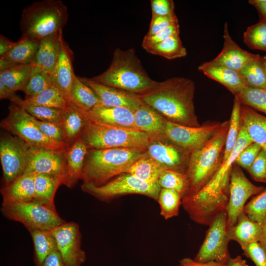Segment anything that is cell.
Here are the masks:
<instances>
[{
    "mask_svg": "<svg viewBox=\"0 0 266 266\" xmlns=\"http://www.w3.org/2000/svg\"><path fill=\"white\" fill-rule=\"evenodd\" d=\"M243 41L250 48L266 52V22L259 21L248 27L243 33Z\"/></svg>",
    "mask_w": 266,
    "mask_h": 266,
    "instance_id": "7bdbcfd3",
    "label": "cell"
},
{
    "mask_svg": "<svg viewBox=\"0 0 266 266\" xmlns=\"http://www.w3.org/2000/svg\"><path fill=\"white\" fill-rule=\"evenodd\" d=\"M39 43L40 40L22 35L14 47L0 58L17 65H31L35 59Z\"/></svg>",
    "mask_w": 266,
    "mask_h": 266,
    "instance_id": "f1b7e54d",
    "label": "cell"
},
{
    "mask_svg": "<svg viewBox=\"0 0 266 266\" xmlns=\"http://www.w3.org/2000/svg\"><path fill=\"white\" fill-rule=\"evenodd\" d=\"M88 122L83 113L73 105H68L63 110L61 124L68 146L79 138Z\"/></svg>",
    "mask_w": 266,
    "mask_h": 266,
    "instance_id": "83f0119b",
    "label": "cell"
},
{
    "mask_svg": "<svg viewBox=\"0 0 266 266\" xmlns=\"http://www.w3.org/2000/svg\"><path fill=\"white\" fill-rule=\"evenodd\" d=\"M244 105L266 114V90L246 86L234 96Z\"/></svg>",
    "mask_w": 266,
    "mask_h": 266,
    "instance_id": "b9f144b4",
    "label": "cell"
},
{
    "mask_svg": "<svg viewBox=\"0 0 266 266\" xmlns=\"http://www.w3.org/2000/svg\"><path fill=\"white\" fill-rule=\"evenodd\" d=\"M70 98L71 105L82 111H88L102 104L95 93L76 75L72 84Z\"/></svg>",
    "mask_w": 266,
    "mask_h": 266,
    "instance_id": "4dcf8cb0",
    "label": "cell"
},
{
    "mask_svg": "<svg viewBox=\"0 0 266 266\" xmlns=\"http://www.w3.org/2000/svg\"><path fill=\"white\" fill-rule=\"evenodd\" d=\"M181 266H226L227 263L209 261L207 262H199L190 258H185L180 260Z\"/></svg>",
    "mask_w": 266,
    "mask_h": 266,
    "instance_id": "11a10c76",
    "label": "cell"
},
{
    "mask_svg": "<svg viewBox=\"0 0 266 266\" xmlns=\"http://www.w3.org/2000/svg\"><path fill=\"white\" fill-rule=\"evenodd\" d=\"M18 105L38 120L56 123H61L63 109L23 103H20Z\"/></svg>",
    "mask_w": 266,
    "mask_h": 266,
    "instance_id": "ee69618b",
    "label": "cell"
},
{
    "mask_svg": "<svg viewBox=\"0 0 266 266\" xmlns=\"http://www.w3.org/2000/svg\"><path fill=\"white\" fill-rule=\"evenodd\" d=\"M243 212L251 220L262 224L266 217V188L245 204Z\"/></svg>",
    "mask_w": 266,
    "mask_h": 266,
    "instance_id": "f6af8a7d",
    "label": "cell"
},
{
    "mask_svg": "<svg viewBox=\"0 0 266 266\" xmlns=\"http://www.w3.org/2000/svg\"><path fill=\"white\" fill-rule=\"evenodd\" d=\"M180 33V26L178 22L175 23L161 31L156 34L147 36L145 35L142 42V46L145 50L161 42L170 36Z\"/></svg>",
    "mask_w": 266,
    "mask_h": 266,
    "instance_id": "7dc6e473",
    "label": "cell"
},
{
    "mask_svg": "<svg viewBox=\"0 0 266 266\" xmlns=\"http://www.w3.org/2000/svg\"><path fill=\"white\" fill-rule=\"evenodd\" d=\"M7 117L1 120L0 127L11 132L29 147L63 150L68 146L46 137L33 121V117L19 105L12 103Z\"/></svg>",
    "mask_w": 266,
    "mask_h": 266,
    "instance_id": "9c48e42d",
    "label": "cell"
},
{
    "mask_svg": "<svg viewBox=\"0 0 266 266\" xmlns=\"http://www.w3.org/2000/svg\"><path fill=\"white\" fill-rule=\"evenodd\" d=\"M263 64L264 66V68L265 70V72L266 73V56H263Z\"/></svg>",
    "mask_w": 266,
    "mask_h": 266,
    "instance_id": "be15d7a7",
    "label": "cell"
},
{
    "mask_svg": "<svg viewBox=\"0 0 266 266\" xmlns=\"http://www.w3.org/2000/svg\"><path fill=\"white\" fill-rule=\"evenodd\" d=\"M221 123L192 127L166 120L164 136L190 154L202 147L219 129Z\"/></svg>",
    "mask_w": 266,
    "mask_h": 266,
    "instance_id": "8fae6325",
    "label": "cell"
},
{
    "mask_svg": "<svg viewBox=\"0 0 266 266\" xmlns=\"http://www.w3.org/2000/svg\"><path fill=\"white\" fill-rule=\"evenodd\" d=\"M195 84L184 77H173L157 82L146 93L138 95L141 100L168 121L192 127H199L194 98Z\"/></svg>",
    "mask_w": 266,
    "mask_h": 266,
    "instance_id": "6da1fadb",
    "label": "cell"
},
{
    "mask_svg": "<svg viewBox=\"0 0 266 266\" xmlns=\"http://www.w3.org/2000/svg\"><path fill=\"white\" fill-rule=\"evenodd\" d=\"M64 266H82L86 256L81 248V236L78 224L65 223L51 231Z\"/></svg>",
    "mask_w": 266,
    "mask_h": 266,
    "instance_id": "5bb4252c",
    "label": "cell"
},
{
    "mask_svg": "<svg viewBox=\"0 0 266 266\" xmlns=\"http://www.w3.org/2000/svg\"><path fill=\"white\" fill-rule=\"evenodd\" d=\"M265 189L263 186H257L250 182L240 167L233 164L231 173L229 198L226 209L227 228L235 225L247 200L252 196L258 195Z\"/></svg>",
    "mask_w": 266,
    "mask_h": 266,
    "instance_id": "4fadbf2b",
    "label": "cell"
},
{
    "mask_svg": "<svg viewBox=\"0 0 266 266\" xmlns=\"http://www.w3.org/2000/svg\"><path fill=\"white\" fill-rule=\"evenodd\" d=\"M181 266L179 265V266Z\"/></svg>",
    "mask_w": 266,
    "mask_h": 266,
    "instance_id": "e7e4bbea",
    "label": "cell"
},
{
    "mask_svg": "<svg viewBox=\"0 0 266 266\" xmlns=\"http://www.w3.org/2000/svg\"><path fill=\"white\" fill-rule=\"evenodd\" d=\"M33 173H24L0 191L2 198L1 205L17 203L34 200Z\"/></svg>",
    "mask_w": 266,
    "mask_h": 266,
    "instance_id": "7402d4cb",
    "label": "cell"
},
{
    "mask_svg": "<svg viewBox=\"0 0 266 266\" xmlns=\"http://www.w3.org/2000/svg\"><path fill=\"white\" fill-rule=\"evenodd\" d=\"M243 254L250 259L256 266H266V254L259 242H254L243 250Z\"/></svg>",
    "mask_w": 266,
    "mask_h": 266,
    "instance_id": "816d5d0a",
    "label": "cell"
},
{
    "mask_svg": "<svg viewBox=\"0 0 266 266\" xmlns=\"http://www.w3.org/2000/svg\"><path fill=\"white\" fill-rule=\"evenodd\" d=\"M255 181L266 183V153L262 149L247 171Z\"/></svg>",
    "mask_w": 266,
    "mask_h": 266,
    "instance_id": "681fc988",
    "label": "cell"
},
{
    "mask_svg": "<svg viewBox=\"0 0 266 266\" xmlns=\"http://www.w3.org/2000/svg\"><path fill=\"white\" fill-rule=\"evenodd\" d=\"M145 50L149 53L160 56L168 60L183 58L187 54L179 34H174Z\"/></svg>",
    "mask_w": 266,
    "mask_h": 266,
    "instance_id": "d590c367",
    "label": "cell"
},
{
    "mask_svg": "<svg viewBox=\"0 0 266 266\" xmlns=\"http://www.w3.org/2000/svg\"><path fill=\"white\" fill-rule=\"evenodd\" d=\"M92 79L137 95L146 93L158 82L149 77L133 48H116L108 68Z\"/></svg>",
    "mask_w": 266,
    "mask_h": 266,
    "instance_id": "7a4b0ae2",
    "label": "cell"
},
{
    "mask_svg": "<svg viewBox=\"0 0 266 266\" xmlns=\"http://www.w3.org/2000/svg\"><path fill=\"white\" fill-rule=\"evenodd\" d=\"M16 42L9 40L4 35H0V57L10 51L15 45Z\"/></svg>",
    "mask_w": 266,
    "mask_h": 266,
    "instance_id": "680465c9",
    "label": "cell"
},
{
    "mask_svg": "<svg viewBox=\"0 0 266 266\" xmlns=\"http://www.w3.org/2000/svg\"><path fill=\"white\" fill-rule=\"evenodd\" d=\"M182 200V197L176 191L161 188L157 200L161 215L166 220L177 216Z\"/></svg>",
    "mask_w": 266,
    "mask_h": 266,
    "instance_id": "f35d334b",
    "label": "cell"
},
{
    "mask_svg": "<svg viewBox=\"0 0 266 266\" xmlns=\"http://www.w3.org/2000/svg\"><path fill=\"white\" fill-rule=\"evenodd\" d=\"M240 125L253 142L258 144L266 153V117L249 106L241 105Z\"/></svg>",
    "mask_w": 266,
    "mask_h": 266,
    "instance_id": "cb8c5ba5",
    "label": "cell"
},
{
    "mask_svg": "<svg viewBox=\"0 0 266 266\" xmlns=\"http://www.w3.org/2000/svg\"><path fill=\"white\" fill-rule=\"evenodd\" d=\"M30 233L34 246L35 264L42 266L46 257L58 250L56 241L51 231L36 230Z\"/></svg>",
    "mask_w": 266,
    "mask_h": 266,
    "instance_id": "836d02e7",
    "label": "cell"
},
{
    "mask_svg": "<svg viewBox=\"0 0 266 266\" xmlns=\"http://www.w3.org/2000/svg\"><path fill=\"white\" fill-rule=\"evenodd\" d=\"M158 183L161 188L176 191L182 199L189 194V184L185 173L165 169L160 176Z\"/></svg>",
    "mask_w": 266,
    "mask_h": 266,
    "instance_id": "ab89813d",
    "label": "cell"
},
{
    "mask_svg": "<svg viewBox=\"0 0 266 266\" xmlns=\"http://www.w3.org/2000/svg\"><path fill=\"white\" fill-rule=\"evenodd\" d=\"M262 229L261 224L251 220L242 212L235 225L227 228V232L230 240L236 241L243 250L251 243L260 242Z\"/></svg>",
    "mask_w": 266,
    "mask_h": 266,
    "instance_id": "d4e9b609",
    "label": "cell"
},
{
    "mask_svg": "<svg viewBox=\"0 0 266 266\" xmlns=\"http://www.w3.org/2000/svg\"><path fill=\"white\" fill-rule=\"evenodd\" d=\"M198 70L208 78L223 85L234 96L247 86L239 72L234 70L222 66H205L203 64L199 66Z\"/></svg>",
    "mask_w": 266,
    "mask_h": 266,
    "instance_id": "4316f807",
    "label": "cell"
},
{
    "mask_svg": "<svg viewBox=\"0 0 266 266\" xmlns=\"http://www.w3.org/2000/svg\"><path fill=\"white\" fill-rule=\"evenodd\" d=\"M178 22L175 13L168 16H152L147 36L153 35L171 25Z\"/></svg>",
    "mask_w": 266,
    "mask_h": 266,
    "instance_id": "f907efd6",
    "label": "cell"
},
{
    "mask_svg": "<svg viewBox=\"0 0 266 266\" xmlns=\"http://www.w3.org/2000/svg\"><path fill=\"white\" fill-rule=\"evenodd\" d=\"M73 52L62 35L59 58L51 77L53 85L61 91L70 105H71L70 90L75 75L73 71Z\"/></svg>",
    "mask_w": 266,
    "mask_h": 266,
    "instance_id": "d6986e66",
    "label": "cell"
},
{
    "mask_svg": "<svg viewBox=\"0 0 266 266\" xmlns=\"http://www.w3.org/2000/svg\"><path fill=\"white\" fill-rule=\"evenodd\" d=\"M81 111L89 120L95 123L136 130L134 124L133 112L125 107L100 104L88 111Z\"/></svg>",
    "mask_w": 266,
    "mask_h": 266,
    "instance_id": "ffe728a7",
    "label": "cell"
},
{
    "mask_svg": "<svg viewBox=\"0 0 266 266\" xmlns=\"http://www.w3.org/2000/svg\"><path fill=\"white\" fill-rule=\"evenodd\" d=\"M241 103L235 97L229 120V125L227 135L222 162L226 161L231 155L238 138L240 127V109Z\"/></svg>",
    "mask_w": 266,
    "mask_h": 266,
    "instance_id": "74e56055",
    "label": "cell"
},
{
    "mask_svg": "<svg viewBox=\"0 0 266 266\" xmlns=\"http://www.w3.org/2000/svg\"><path fill=\"white\" fill-rule=\"evenodd\" d=\"M238 72L247 86L266 90V73L263 56L254 54Z\"/></svg>",
    "mask_w": 266,
    "mask_h": 266,
    "instance_id": "d6a6232c",
    "label": "cell"
},
{
    "mask_svg": "<svg viewBox=\"0 0 266 266\" xmlns=\"http://www.w3.org/2000/svg\"><path fill=\"white\" fill-rule=\"evenodd\" d=\"M261 150L262 148L258 144H250L240 152L234 164L248 171Z\"/></svg>",
    "mask_w": 266,
    "mask_h": 266,
    "instance_id": "c3c4849f",
    "label": "cell"
},
{
    "mask_svg": "<svg viewBox=\"0 0 266 266\" xmlns=\"http://www.w3.org/2000/svg\"><path fill=\"white\" fill-rule=\"evenodd\" d=\"M53 86L51 75L44 70L33 66L28 81L23 92L25 94V98H28Z\"/></svg>",
    "mask_w": 266,
    "mask_h": 266,
    "instance_id": "60d3db41",
    "label": "cell"
},
{
    "mask_svg": "<svg viewBox=\"0 0 266 266\" xmlns=\"http://www.w3.org/2000/svg\"><path fill=\"white\" fill-rule=\"evenodd\" d=\"M1 211L6 218L23 224L29 232L51 231L66 223L59 215L55 207L34 200L1 205Z\"/></svg>",
    "mask_w": 266,
    "mask_h": 266,
    "instance_id": "52a82bcc",
    "label": "cell"
},
{
    "mask_svg": "<svg viewBox=\"0 0 266 266\" xmlns=\"http://www.w3.org/2000/svg\"><path fill=\"white\" fill-rule=\"evenodd\" d=\"M62 35L63 30H61L41 39L35 59L31 65L51 75L59 58Z\"/></svg>",
    "mask_w": 266,
    "mask_h": 266,
    "instance_id": "603a6c76",
    "label": "cell"
},
{
    "mask_svg": "<svg viewBox=\"0 0 266 266\" xmlns=\"http://www.w3.org/2000/svg\"><path fill=\"white\" fill-rule=\"evenodd\" d=\"M78 77L95 93L103 105L125 107L134 113L143 103L137 95L101 84L92 78Z\"/></svg>",
    "mask_w": 266,
    "mask_h": 266,
    "instance_id": "e0dca14e",
    "label": "cell"
},
{
    "mask_svg": "<svg viewBox=\"0 0 266 266\" xmlns=\"http://www.w3.org/2000/svg\"></svg>",
    "mask_w": 266,
    "mask_h": 266,
    "instance_id": "03108f58",
    "label": "cell"
},
{
    "mask_svg": "<svg viewBox=\"0 0 266 266\" xmlns=\"http://www.w3.org/2000/svg\"><path fill=\"white\" fill-rule=\"evenodd\" d=\"M29 146L17 136H3L0 139V159L5 185L25 173Z\"/></svg>",
    "mask_w": 266,
    "mask_h": 266,
    "instance_id": "7c38bea8",
    "label": "cell"
},
{
    "mask_svg": "<svg viewBox=\"0 0 266 266\" xmlns=\"http://www.w3.org/2000/svg\"><path fill=\"white\" fill-rule=\"evenodd\" d=\"M145 152L164 169L185 173L190 153L164 136H154Z\"/></svg>",
    "mask_w": 266,
    "mask_h": 266,
    "instance_id": "9a60e30c",
    "label": "cell"
},
{
    "mask_svg": "<svg viewBox=\"0 0 266 266\" xmlns=\"http://www.w3.org/2000/svg\"><path fill=\"white\" fill-rule=\"evenodd\" d=\"M146 149L116 148L89 149L81 180L84 183L102 185L112 178L126 172L145 154Z\"/></svg>",
    "mask_w": 266,
    "mask_h": 266,
    "instance_id": "3957f363",
    "label": "cell"
},
{
    "mask_svg": "<svg viewBox=\"0 0 266 266\" xmlns=\"http://www.w3.org/2000/svg\"><path fill=\"white\" fill-rule=\"evenodd\" d=\"M81 188L84 192L103 201L130 194L144 195L157 201L161 189L158 183H146L127 172L115 177L102 185L83 183Z\"/></svg>",
    "mask_w": 266,
    "mask_h": 266,
    "instance_id": "ba28073f",
    "label": "cell"
},
{
    "mask_svg": "<svg viewBox=\"0 0 266 266\" xmlns=\"http://www.w3.org/2000/svg\"><path fill=\"white\" fill-rule=\"evenodd\" d=\"M68 16L67 8L60 0L36 1L23 10L20 30L23 35L40 40L63 30Z\"/></svg>",
    "mask_w": 266,
    "mask_h": 266,
    "instance_id": "5b68a950",
    "label": "cell"
},
{
    "mask_svg": "<svg viewBox=\"0 0 266 266\" xmlns=\"http://www.w3.org/2000/svg\"><path fill=\"white\" fill-rule=\"evenodd\" d=\"M152 16H168L174 13L172 0H151Z\"/></svg>",
    "mask_w": 266,
    "mask_h": 266,
    "instance_id": "f5cc1de1",
    "label": "cell"
},
{
    "mask_svg": "<svg viewBox=\"0 0 266 266\" xmlns=\"http://www.w3.org/2000/svg\"><path fill=\"white\" fill-rule=\"evenodd\" d=\"M135 129L153 136H164L166 120L144 103L133 113Z\"/></svg>",
    "mask_w": 266,
    "mask_h": 266,
    "instance_id": "484cf974",
    "label": "cell"
},
{
    "mask_svg": "<svg viewBox=\"0 0 266 266\" xmlns=\"http://www.w3.org/2000/svg\"><path fill=\"white\" fill-rule=\"evenodd\" d=\"M20 103L43 106L61 109H65L69 105L63 94L54 86L44 90L35 96L25 98L24 100L23 99Z\"/></svg>",
    "mask_w": 266,
    "mask_h": 266,
    "instance_id": "e575fe53",
    "label": "cell"
},
{
    "mask_svg": "<svg viewBox=\"0 0 266 266\" xmlns=\"http://www.w3.org/2000/svg\"><path fill=\"white\" fill-rule=\"evenodd\" d=\"M88 148L78 138L66 151V171L64 185L73 188L81 179L84 165Z\"/></svg>",
    "mask_w": 266,
    "mask_h": 266,
    "instance_id": "44dd1931",
    "label": "cell"
},
{
    "mask_svg": "<svg viewBox=\"0 0 266 266\" xmlns=\"http://www.w3.org/2000/svg\"><path fill=\"white\" fill-rule=\"evenodd\" d=\"M153 137L137 130L106 126L89 120L79 138L88 149H146Z\"/></svg>",
    "mask_w": 266,
    "mask_h": 266,
    "instance_id": "8992f818",
    "label": "cell"
},
{
    "mask_svg": "<svg viewBox=\"0 0 266 266\" xmlns=\"http://www.w3.org/2000/svg\"><path fill=\"white\" fill-rule=\"evenodd\" d=\"M224 44L220 53L212 60L204 62L205 66H217L239 71L254 54L241 48L231 37L227 22L224 24Z\"/></svg>",
    "mask_w": 266,
    "mask_h": 266,
    "instance_id": "ac0fdd59",
    "label": "cell"
},
{
    "mask_svg": "<svg viewBox=\"0 0 266 266\" xmlns=\"http://www.w3.org/2000/svg\"><path fill=\"white\" fill-rule=\"evenodd\" d=\"M229 125V120L221 123L219 129L209 140L202 147L190 154L185 172L189 184V194L186 197L199 191L219 168Z\"/></svg>",
    "mask_w": 266,
    "mask_h": 266,
    "instance_id": "277c9868",
    "label": "cell"
},
{
    "mask_svg": "<svg viewBox=\"0 0 266 266\" xmlns=\"http://www.w3.org/2000/svg\"><path fill=\"white\" fill-rule=\"evenodd\" d=\"M33 66L19 65L0 71V80L12 91H22L30 77Z\"/></svg>",
    "mask_w": 266,
    "mask_h": 266,
    "instance_id": "8d00e7d4",
    "label": "cell"
},
{
    "mask_svg": "<svg viewBox=\"0 0 266 266\" xmlns=\"http://www.w3.org/2000/svg\"><path fill=\"white\" fill-rule=\"evenodd\" d=\"M164 170L165 169L145 152V154L136 161L126 172L143 182L156 183Z\"/></svg>",
    "mask_w": 266,
    "mask_h": 266,
    "instance_id": "1f68e13d",
    "label": "cell"
},
{
    "mask_svg": "<svg viewBox=\"0 0 266 266\" xmlns=\"http://www.w3.org/2000/svg\"><path fill=\"white\" fill-rule=\"evenodd\" d=\"M226 266H249L246 262L243 260L240 256L235 258H230L227 263Z\"/></svg>",
    "mask_w": 266,
    "mask_h": 266,
    "instance_id": "91938a15",
    "label": "cell"
},
{
    "mask_svg": "<svg viewBox=\"0 0 266 266\" xmlns=\"http://www.w3.org/2000/svg\"><path fill=\"white\" fill-rule=\"evenodd\" d=\"M230 241L227 232V214L225 211L218 214L209 225L203 241L194 260L202 263H227L231 258L228 250Z\"/></svg>",
    "mask_w": 266,
    "mask_h": 266,
    "instance_id": "30bf717a",
    "label": "cell"
},
{
    "mask_svg": "<svg viewBox=\"0 0 266 266\" xmlns=\"http://www.w3.org/2000/svg\"><path fill=\"white\" fill-rule=\"evenodd\" d=\"M248 2L257 9L260 21L266 22V0H250Z\"/></svg>",
    "mask_w": 266,
    "mask_h": 266,
    "instance_id": "6f0895ef",
    "label": "cell"
},
{
    "mask_svg": "<svg viewBox=\"0 0 266 266\" xmlns=\"http://www.w3.org/2000/svg\"><path fill=\"white\" fill-rule=\"evenodd\" d=\"M66 150H56L29 147L28 166L25 173L45 174L65 180Z\"/></svg>",
    "mask_w": 266,
    "mask_h": 266,
    "instance_id": "2e32d148",
    "label": "cell"
},
{
    "mask_svg": "<svg viewBox=\"0 0 266 266\" xmlns=\"http://www.w3.org/2000/svg\"><path fill=\"white\" fill-rule=\"evenodd\" d=\"M18 65H17L9 60L0 58V71L9 69Z\"/></svg>",
    "mask_w": 266,
    "mask_h": 266,
    "instance_id": "6125c7cd",
    "label": "cell"
},
{
    "mask_svg": "<svg viewBox=\"0 0 266 266\" xmlns=\"http://www.w3.org/2000/svg\"><path fill=\"white\" fill-rule=\"evenodd\" d=\"M42 266H64L58 250L50 254L45 259Z\"/></svg>",
    "mask_w": 266,
    "mask_h": 266,
    "instance_id": "9f6ffc18",
    "label": "cell"
},
{
    "mask_svg": "<svg viewBox=\"0 0 266 266\" xmlns=\"http://www.w3.org/2000/svg\"><path fill=\"white\" fill-rule=\"evenodd\" d=\"M62 184L64 181L61 178L45 174H34L33 200L55 207V195Z\"/></svg>",
    "mask_w": 266,
    "mask_h": 266,
    "instance_id": "f546056e",
    "label": "cell"
},
{
    "mask_svg": "<svg viewBox=\"0 0 266 266\" xmlns=\"http://www.w3.org/2000/svg\"><path fill=\"white\" fill-rule=\"evenodd\" d=\"M0 100L8 99L12 103L16 105H18L23 100L16 94L15 92L7 87L0 80Z\"/></svg>",
    "mask_w": 266,
    "mask_h": 266,
    "instance_id": "db71d44e",
    "label": "cell"
},
{
    "mask_svg": "<svg viewBox=\"0 0 266 266\" xmlns=\"http://www.w3.org/2000/svg\"><path fill=\"white\" fill-rule=\"evenodd\" d=\"M262 234L260 243L266 254V217L262 224Z\"/></svg>",
    "mask_w": 266,
    "mask_h": 266,
    "instance_id": "94428289",
    "label": "cell"
},
{
    "mask_svg": "<svg viewBox=\"0 0 266 266\" xmlns=\"http://www.w3.org/2000/svg\"><path fill=\"white\" fill-rule=\"evenodd\" d=\"M33 121L40 131L46 137L57 142L67 145L65 142L61 123L43 122L38 120L34 117Z\"/></svg>",
    "mask_w": 266,
    "mask_h": 266,
    "instance_id": "bcb514c9",
    "label": "cell"
}]
</instances>
